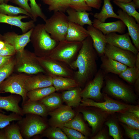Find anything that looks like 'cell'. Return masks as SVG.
Returning a JSON list of instances; mask_svg holds the SVG:
<instances>
[{"label": "cell", "instance_id": "cell-1", "mask_svg": "<svg viewBox=\"0 0 139 139\" xmlns=\"http://www.w3.org/2000/svg\"><path fill=\"white\" fill-rule=\"evenodd\" d=\"M82 45L76 59L69 66L74 72L73 78L80 86L92 80L98 71L97 60L98 54L89 36L82 42Z\"/></svg>", "mask_w": 139, "mask_h": 139}, {"label": "cell", "instance_id": "cell-2", "mask_svg": "<svg viewBox=\"0 0 139 139\" xmlns=\"http://www.w3.org/2000/svg\"><path fill=\"white\" fill-rule=\"evenodd\" d=\"M30 38L38 57L48 56L58 43L47 32L44 24H38L35 25Z\"/></svg>", "mask_w": 139, "mask_h": 139}, {"label": "cell", "instance_id": "cell-3", "mask_svg": "<svg viewBox=\"0 0 139 139\" xmlns=\"http://www.w3.org/2000/svg\"><path fill=\"white\" fill-rule=\"evenodd\" d=\"M45 21V29L51 37L58 42L65 40L69 21L67 16L60 12H54Z\"/></svg>", "mask_w": 139, "mask_h": 139}, {"label": "cell", "instance_id": "cell-4", "mask_svg": "<svg viewBox=\"0 0 139 139\" xmlns=\"http://www.w3.org/2000/svg\"><path fill=\"white\" fill-rule=\"evenodd\" d=\"M25 115L17 122L23 139H30L35 135L42 134L48 127L44 118L33 114Z\"/></svg>", "mask_w": 139, "mask_h": 139}, {"label": "cell", "instance_id": "cell-5", "mask_svg": "<svg viewBox=\"0 0 139 139\" xmlns=\"http://www.w3.org/2000/svg\"><path fill=\"white\" fill-rule=\"evenodd\" d=\"M82 42L64 40L59 42L48 56L69 65L76 59Z\"/></svg>", "mask_w": 139, "mask_h": 139}, {"label": "cell", "instance_id": "cell-6", "mask_svg": "<svg viewBox=\"0 0 139 139\" xmlns=\"http://www.w3.org/2000/svg\"><path fill=\"white\" fill-rule=\"evenodd\" d=\"M30 76L21 74L9 76L0 84V93H10L20 95L22 105L28 99L25 84L27 79Z\"/></svg>", "mask_w": 139, "mask_h": 139}, {"label": "cell", "instance_id": "cell-7", "mask_svg": "<svg viewBox=\"0 0 139 139\" xmlns=\"http://www.w3.org/2000/svg\"><path fill=\"white\" fill-rule=\"evenodd\" d=\"M16 53L15 66L19 72L30 74L46 73L34 54L25 50L22 52Z\"/></svg>", "mask_w": 139, "mask_h": 139}, {"label": "cell", "instance_id": "cell-8", "mask_svg": "<svg viewBox=\"0 0 139 139\" xmlns=\"http://www.w3.org/2000/svg\"><path fill=\"white\" fill-rule=\"evenodd\" d=\"M105 76V90L111 95L127 102H132L135 98L133 91L127 85L113 77Z\"/></svg>", "mask_w": 139, "mask_h": 139}, {"label": "cell", "instance_id": "cell-9", "mask_svg": "<svg viewBox=\"0 0 139 139\" xmlns=\"http://www.w3.org/2000/svg\"><path fill=\"white\" fill-rule=\"evenodd\" d=\"M37 58L48 75L73 78L74 71L67 64L49 56L37 57Z\"/></svg>", "mask_w": 139, "mask_h": 139}, {"label": "cell", "instance_id": "cell-10", "mask_svg": "<svg viewBox=\"0 0 139 139\" xmlns=\"http://www.w3.org/2000/svg\"><path fill=\"white\" fill-rule=\"evenodd\" d=\"M105 101L97 102L90 99H83L80 105L82 106H92L107 112H123L128 111L135 107L116 101L108 97L106 94H103Z\"/></svg>", "mask_w": 139, "mask_h": 139}, {"label": "cell", "instance_id": "cell-11", "mask_svg": "<svg viewBox=\"0 0 139 139\" xmlns=\"http://www.w3.org/2000/svg\"><path fill=\"white\" fill-rule=\"evenodd\" d=\"M106 75L100 70L97 71L94 77L86 84L82 90L81 96L83 99L100 100L103 97L101 90Z\"/></svg>", "mask_w": 139, "mask_h": 139}, {"label": "cell", "instance_id": "cell-12", "mask_svg": "<svg viewBox=\"0 0 139 139\" xmlns=\"http://www.w3.org/2000/svg\"><path fill=\"white\" fill-rule=\"evenodd\" d=\"M104 55L128 67L135 66L136 55L130 51L106 44Z\"/></svg>", "mask_w": 139, "mask_h": 139}, {"label": "cell", "instance_id": "cell-13", "mask_svg": "<svg viewBox=\"0 0 139 139\" xmlns=\"http://www.w3.org/2000/svg\"><path fill=\"white\" fill-rule=\"evenodd\" d=\"M55 109L48 113L51 116L49 124L51 126L61 128L75 116L74 111L67 105H61Z\"/></svg>", "mask_w": 139, "mask_h": 139}, {"label": "cell", "instance_id": "cell-14", "mask_svg": "<svg viewBox=\"0 0 139 139\" xmlns=\"http://www.w3.org/2000/svg\"><path fill=\"white\" fill-rule=\"evenodd\" d=\"M105 37L106 44L130 51L136 55L139 52L132 43L128 32L123 34L112 32L105 35Z\"/></svg>", "mask_w": 139, "mask_h": 139}, {"label": "cell", "instance_id": "cell-15", "mask_svg": "<svg viewBox=\"0 0 139 139\" xmlns=\"http://www.w3.org/2000/svg\"><path fill=\"white\" fill-rule=\"evenodd\" d=\"M33 28L21 35H18L14 32H7L3 36V40L5 43L13 46L16 53L22 52L24 50L25 47L30 41L31 36Z\"/></svg>", "mask_w": 139, "mask_h": 139}, {"label": "cell", "instance_id": "cell-16", "mask_svg": "<svg viewBox=\"0 0 139 139\" xmlns=\"http://www.w3.org/2000/svg\"><path fill=\"white\" fill-rule=\"evenodd\" d=\"M117 13L120 20L122 21L128 28V33L132 39L134 46L139 50V26L135 19L126 13L119 9Z\"/></svg>", "mask_w": 139, "mask_h": 139}, {"label": "cell", "instance_id": "cell-17", "mask_svg": "<svg viewBox=\"0 0 139 139\" xmlns=\"http://www.w3.org/2000/svg\"><path fill=\"white\" fill-rule=\"evenodd\" d=\"M29 18V16L25 15L10 16L0 12V23H5L18 27L20 28L23 33L27 32L35 26L34 22L33 20L25 22L21 21L22 19Z\"/></svg>", "mask_w": 139, "mask_h": 139}, {"label": "cell", "instance_id": "cell-18", "mask_svg": "<svg viewBox=\"0 0 139 139\" xmlns=\"http://www.w3.org/2000/svg\"><path fill=\"white\" fill-rule=\"evenodd\" d=\"M22 100L21 96L16 94H11L6 96H0V109L15 113L23 116L24 115L22 108L19 105Z\"/></svg>", "mask_w": 139, "mask_h": 139}, {"label": "cell", "instance_id": "cell-19", "mask_svg": "<svg viewBox=\"0 0 139 139\" xmlns=\"http://www.w3.org/2000/svg\"><path fill=\"white\" fill-rule=\"evenodd\" d=\"M92 25L106 35L112 32L122 34L125 32L126 26L121 20L109 22H102L95 18L92 21Z\"/></svg>", "mask_w": 139, "mask_h": 139}, {"label": "cell", "instance_id": "cell-20", "mask_svg": "<svg viewBox=\"0 0 139 139\" xmlns=\"http://www.w3.org/2000/svg\"><path fill=\"white\" fill-rule=\"evenodd\" d=\"M87 30L93 42V47L98 55L100 57L104 55L106 42L105 35L102 32L93 26L88 25Z\"/></svg>", "mask_w": 139, "mask_h": 139}, {"label": "cell", "instance_id": "cell-21", "mask_svg": "<svg viewBox=\"0 0 139 139\" xmlns=\"http://www.w3.org/2000/svg\"><path fill=\"white\" fill-rule=\"evenodd\" d=\"M53 86L51 77L48 75L31 76L26 80L25 87L28 92L35 89Z\"/></svg>", "mask_w": 139, "mask_h": 139}, {"label": "cell", "instance_id": "cell-22", "mask_svg": "<svg viewBox=\"0 0 139 139\" xmlns=\"http://www.w3.org/2000/svg\"><path fill=\"white\" fill-rule=\"evenodd\" d=\"M89 36L87 29L78 24L69 22L65 40L82 42Z\"/></svg>", "mask_w": 139, "mask_h": 139}, {"label": "cell", "instance_id": "cell-23", "mask_svg": "<svg viewBox=\"0 0 139 139\" xmlns=\"http://www.w3.org/2000/svg\"><path fill=\"white\" fill-rule=\"evenodd\" d=\"M101 57L102 62L101 70L105 75L112 73L118 75L128 67L127 66L104 55Z\"/></svg>", "mask_w": 139, "mask_h": 139}, {"label": "cell", "instance_id": "cell-24", "mask_svg": "<svg viewBox=\"0 0 139 139\" xmlns=\"http://www.w3.org/2000/svg\"><path fill=\"white\" fill-rule=\"evenodd\" d=\"M22 106L24 115L31 114L39 116L44 118L48 115L49 111L46 107L39 101H32L28 99Z\"/></svg>", "mask_w": 139, "mask_h": 139}, {"label": "cell", "instance_id": "cell-25", "mask_svg": "<svg viewBox=\"0 0 139 139\" xmlns=\"http://www.w3.org/2000/svg\"><path fill=\"white\" fill-rule=\"evenodd\" d=\"M66 12L68 14L67 17L69 22L78 24L82 26L85 24L92 25V21L89 16L90 14L87 11H77L69 7Z\"/></svg>", "mask_w": 139, "mask_h": 139}, {"label": "cell", "instance_id": "cell-26", "mask_svg": "<svg viewBox=\"0 0 139 139\" xmlns=\"http://www.w3.org/2000/svg\"><path fill=\"white\" fill-rule=\"evenodd\" d=\"M82 89L78 86L63 92L61 98L68 106L76 107L80 105L81 101V93Z\"/></svg>", "mask_w": 139, "mask_h": 139}, {"label": "cell", "instance_id": "cell-27", "mask_svg": "<svg viewBox=\"0 0 139 139\" xmlns=\"http://www.w3.org/2000/svg\"><path fill=\"white\" fill-rule=\"evenodd\" d=\"M50 76L51 78L53 86L54 87L56 91L70 90L79 86L73 78L55 76Z\"/></svg>", "mask_w": 139, "mask_h": 139}, {"label": "cell", "instance_id": "cell-28", "mask_svg": "<svg viewBox=\"0 0 139 139\" xmlns=\"http://www.w3.org/2000/svg\"><path fill=\"white\" fill-rule=\"evenodd\" d=\"M81 112L84 119L92 127V132H95L101 126L103 122V116L99 113L91 111L83 110Z\"/></svg>", "mask_w": 139, "mask_h": 139}, {"label": "cell", "instance_id": "cell-29", "mask_svg": "<svg viewBox=\"0 0 139 139\" xmlns=\"http://www.w3.org/2000/svg\"><path fill=\"white\" fill-rule=\"evenodd\" d=\"M103 4L101 10L99 13H95V18L101 22H105L108 18H114L119 19L118 15L114 12L112 5L109 0H103Z\"/></svg>", "mask_w": 139, "mask_h": 139}, {"label": "cell", "instance_id": "cell-30", "mask_svg": "<svg viewBox=\"0 0 139 139\" xmlns=\"http://www.w3.org/2000/svg\"><path fill=\"white\" fill-rule=\"evenodd\" d=\"M53 86L34 89L27 92L28 99L31 101H39L49 94L55 92Z\"/></svg>", "mask_w": 139, "mask_h": 139}, {"label": "cell", "instance_id": "cell-31", "mask_svg": "<svg viewBox=\"0 0 139 139\" xmlns=\"http://www.w3.org/2000/svg\"><path fill=\"white\" fill-rule=\"evenodd\" d=\"M61 98L59 94L55 92L39 101L46 107L49 112L62 105V101Z\"/></svg>", "mask_w": 139, "mask_h": 139}, {"label": "cell", "instance_id": "cell-32", "mask_svg": "<svg viewBox=\"0 0 139 139\" xmlns=\"http://www.w3.org/2000/svg\"><path fill=\"white\" fill-rule=\"evenodd\" d=\"M48 6L50 12H60L65 13L70 7V0H42Z\"/></svg>", "mask_w": 139, "mask_h": 139}, {"label": "cell", "instance_id": "cell-33", "mask_svg": "<svg viewBox=\"0 0 139 139\" xmlns=\"http://www.w3.org/2000/svg\"><path fill=\"white\" fill-rule=\"evenodd\" d=\"M0 12L6 15L12 16H17L19 14H23L33 19L32 15L23 9L8 5L4 2L0 3Z\"/></svg>", "mask_w": 139, "mask_h": 139}, {"label": "cell", "instance_id": "cell-34", "mask_svg": "<svg viewBox=\"0 0 139 139\" xmlns=\"http://www.w3.org/2000/svg\"><path fill=\"white\" fill-rule=\"evenodd\" d=\"M71 120L65 123L64 126L77 130L85 136L88 135L86 125L79 115H77Z\"/></svg>", "mask_w": 139, "mask_h": 139}, {"label": "cell", "instance_id": "cell-35", "mask_svg": "<svg viewBox=\"0 0 139 139\" xmlns=\"http://www.w3.org/2000/svg\"><path fill=\"white\" fill-rule=\"evenodd\" d=\"M113 2L122 10L133 17L137 22L139 23V13L136 10L137 9L136 6L132 1L126 3L116 1H113Z\"/></svg>", "mask_w": 139, "mask_h": 139}, {"label": "cell", "instance_id": "cell-36", "mask_svg": "<svg viewBox=\"0 0 139 139\" xmlns=\"http://www.w3.org/2000/svg\"><path fill=\"white\" fill-rule=\"evenodd\" d=\"M139 118L127 111L122 112L119 119L121 122L133 128L139 129Z\"/></svg>", "mask_w": 139, "mask_h": 139}, {"label": "cell", "instance_id": "cell-37", "mask_svg": "<svg viewBox=\"0 0 139 139\" xmlns=\"http://www.w3.org/2000/svg\"><path fill=\"white\" fill-rule=\"evenodd\" d=\"M118 75L119 77L131 84H134L139 77V70L135 66L128 67Z\"/></svg>", "mask_w": 139, "mask_h": 139}, {"label": "cell", "instance_id": "cell-38", "mask_svg": "<svg viewBox=\"0 0 139 139\" xmlns=\"http://www.w3.org/2000/svg\"><path fill=\"white\" fill-rule=\"evenodd\" d=\"M14 121L3 128L6 139H23L18 124Z\"/></svg>", "mask_w": 139, "mask_h": 139}, {"label": "cell", "instance_id": "cell-39", "mask_svg": "<svg viewBox=\"0 0 139 139\" xmlns=\"http://www.w3.org/2000/svg\"><path fill=\"white\" fill-rule=\"evenodd\" d=\"M42 134L43 136L50 139H68L61 128L58 127H48Z\"/></svg>", "mask_w": 139, "mask_h": 139}, {"label": "cell", "instance_id": "cell-40", "mask_svg": "<svg viewBox=\"0 0 139 139\" xmlns=\"http://www.w3.org/2000/svg\"><path fill=\"white\" fill-rule=\"evenodd\" d=\"M15 64V59L12 58L6 64L0 68V85L11 74Z\"/></svg>", "mask_w": 139, "mask_h": 139}, {"label": "cell", "instance_id": "cell-41", "mask_svg": "<svg viewBox=\"0 0 139 139\" xmlns=\"http://www.w3.org/2000/svg\"><path fill=\"white\" fill-rule=\"evenodd\" d=\"M22 116L15 113L12 112L8 115L0 112V129H3L13 121L21 119Z\"/></svg>", "mask_w": 139, "mask_h": 139}, {"label": "cell", "instance_id": "cell-42", "mask_svg": "<svg viewBox=\"0 0 139 139\" xmlns=\"http://www.w3.org/2000/svg\"><path fill=\"white\" fill-rule=\"evenodd\" d=\"M29 0L32 12V20L34 22H36L37 18L39 17L45 21L47 19V17L43 13L40 6L37 3L36 0Z\"/></svg>", "mask_w": 139, "mask_h": 139}, {"label": "cell", "instance_id": "cell-43", "mask_svg": "<svg viewBox=\"0 0 139 139\" xmlns=\"http://www.w3.org/2000/svg\"><path fill=\"white\" fill-rule=\"evenodd\" d=\"M108 126L109 135L114 139H120L122 138L119 128L114 121L109 120L106 123Z\"/></svg>", "mask_w": 139, "mask_h": 139}, {"label": "cell", "instance_id": "cell-44", "mask_svg": "<svg viewBox=\"0 0 139 139\" xmlns=\"http://www.w3.org/2000/svg\"><path fill=\"white\" fill-rule=\"evenodd\" d=\"M70 8L77 11H92V8L87 5L85 0H70Z\"/></svg>", "mask_w": 139, "mask_h": 139}, {"label": "cell", "instance_id": "cell-45", "mask_svg": "<svg viewBox=\"0 0 139 139\" xmlns=\"http://www.w3.org/2000/svg\"><path fill=\"white\" fill-rule=\"evenodd\" d=\"M68 138L70 139H86L87 138L79 132L63 126L61 128Z\"/></svg>", "mask_w": 139, "mask_h": 139}, {"label": "cell", "instance_id": "cell-46", "mask_svg": "<svg viewBox=\"0 0 139 139\" xmlns=\"http://www.w3.org/2000/svg\"><path fill=\"white\" fill-rule=\"evenodd\" d=\"M16 53V51L13 46L5 43L4 47L0 50V56H12Z\"/></svg>", "mask_w": 139, "mask_h": 139}, {"label": "cell", "instance_id": "cell-47", "mask_svg": "<svg viewBox=\"0 0 139 139\" xmlns=\"http://www.w3.org/2000/svg\"><path fill=\"white\" fill-rule=\"evenodd\" d=\"M127 136L132 139L139 138V129H136L127 125L122 124Z\"/></svg>", "mask_w": 139, "mask_h": 139}, {"label": "cell", "instance_id": "cell-48", "mask_svg": "<svg viewBox=\"0 0 139 139\" xmlns=\"http://www.w3.org/2000/svg\"><path fill=\"white\" fill-rule=\"evenodd\" d=\"M12 0L13 2L20 6V7L25 10L32 16V11L28 3V0Z\"/></svg>", "mask_w": 139, "mask_h": 139}, {"label": "cell", "instance_id": "cell-49", "mask_svg": "<svg viewBox=\"0 0 139 139\" xmlns=\"http://www.w3.org/2000/svg\"><path fill=\"white\" fill-rule=\"evenodd\" d=\"M89 7L97 10H100L101 6L102 0H85Z\"/></svg>", "mask_w": 139, "mask_h": 139}, {"label": "cell", "instance_id": "cell-50", "mask_svg": "<svg viewBox=\"0 0 139 139\" xmlns=\"http://www.w3.org/2000/svg\"><path fill=\"white\" fill-rule=\"evenodd\" d=\"M12 58V56H0V68L6 64Z\"/></svg>", "mask_w": 139, "mask_h": 139}, {"label": "cell", "instance_id": "cell-51", "mask_svg": "<svg viewBox=\"0 0 139 139\" xmlns=\"http://www.w3.org/2000/svg\"><path fill=\"white\" fill-rule=\"evenodd\" d=\"M108 138L105 132L104 131H101L98 133L95 136L92 137L94 139H106Z\"/></svg>", "mask_w": 139, "mask_h": 139}, {"label": "cell", "instance_id": "cell-52", "mask_svg": "<svg viewBox=\"0 0 139 139\" xmlns=\"http://www.w3.org/2000/svg\"><path fill=\"white\" fill-rule=\"evenodd\" d=\"M128 111L139 118V109L138 106H136L132 109L129 110Z\"/></svg>", "mask_w": 139, "mask_h": 139}, {"label": "cell", "instance_id": "cell-53", "mask_svg": "<svg viewBox=\"0 0 139 139\" xmlns=\"http://www.w3.org/2000/svg\"><path fill=\"white\" fill-rule=\"evenodd\" d=\"M0 139H6L4 129L0 130Z\"/></svg>", "mask_w": 139, "mask_h": 139}, {"label": "cell", "instance_id": "cell-54", "mask_svg": "<svg viewBox=\"0 0 139 139\" xmlns=\"http://www.w3.org/2000/svg\"><path fill=\"white\" fill-rule=\"evenodd\" d=\"M135 66L139 70V53L136 55V59L135 63Z\"/></svg>", "mask_w": 139, "mask_h": 139}, {"label": "cell", "instance_id": "cell-55", "mask_svg": "<svg viewBox=\"0 0 139 139\" xmlns=\"http://www.w3.org/2000/svg\"><path fill=\"white\" fill-rule=\"evenodd\" d=\"M110 1H116L118 2L126 3L132 1V0H109Z\"/></svg>", "mask_w": 139, "mask_h": 139}, {"label": "cell", "instance_id": "cell-56", "mask_svg": "<svg viewBox=\"0 0 139 139\" xmlns=\"http://www.w3.org/2000/svg\"><path fill=\"white\" fill-rule=\"evenodd\" d=\"M134 4H135L137 7V9L139 8V0H132Z\"/></svg>", "mask_w": 139, "mask_h": 139}, {"label": "cell", "instance_id": "cell-57", "mask_svg": "<svg viewBox=\"0 0 139 139\" xmlns=\"http://www.w3.org/2000/svg\"><path fill=\"white\" fill-rule=\"evenodd\" d=\"M5 44V43L3 41L0 40V50L3 48Z\"/></svg>", "mask_w": 139, "mask_h": 139}, {"label": "cell", "instance_id": "cell-58", "mask_svg": "<svg viewBox=\"0 0 139 139\" xmlns=\"http://www.w3.org/2000/svg\"><path fill=\"white\" fill-rule=\"evenodd\" d=\"M5 0H0V3H2L4 2Z\"/></svg>", "mask_w": 139, "mask_h": 139}, {"label": "cell", "instance_id": "cell-59", "mask_svg": "<svg viewBox=\"0 0 139 139\" xmlns=\"http://www.w3.org/2000/svg\"><path fill=\"white\" fill-rule=\"evenodd\" d=\"M3 40V36L0 34V40Z\"/></svg>", "mask_w": 139, "mask_h": 139}, {"label": "cell", "instance_id": "cell-60", "mask_svg": "<svg viewBox=\"0 0 139 139\" xmlns=\"http://www.w3.org/2000/svg\"><path fill=\"white\" fill-rule=\"evenodd\" d=\"M0 112L3 113H5V112L3 111L2 109H0Z\"/></svg>", "mask_w": 139, "mask_h": 139}, {"label": "cell", "instance_id": "cell-61", "mask_svg": "<svg viewBox=\"0 0 139 139\" xmlns=\"http://www.w3.org/2000/svg\"><path fill=\"white\" fill-rule=\"evenodd\" d=\"M11 0H5V2L6 3L8 1H11Z\"/></svg>", "mask_w": 139, "mask_h": 139}]
</instances>
